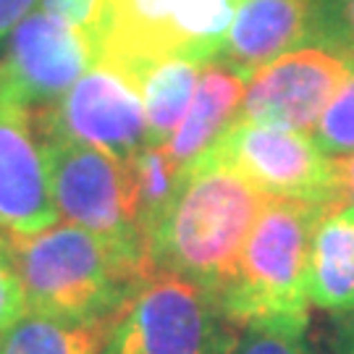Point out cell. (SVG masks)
I'll list each match as a JSON object with an SVG mask.
<instances>
[{"instance_id":"obj_2","label":"cell","mask_w":354,"mask_h":354,"mask_svg":"<svg viewBox=\"0 0 354 354\" xmlns=\"http://www.w3.org/2000/svg\"><path fill=\"white\" fill-rule=\"evenodd\" d=\"M11 244L29 313L66 323H111L129 294L150 276L68 221L11 236Z\"/></svg>"},{"instance_id":"obj_23","label":"cell","mask_w":354,"mask_h":354,"mask_svg":"<svg viewBox=\"0 0 354 354\" xmlns=\"http://www.w3.org/2000/svg\"><path fill=\"white\" fill-rule=\"evenodd\" d=\"M339 174H342V203L354 205V158L339 160Z\"/></svg>"},{"instance_id":"obj_17","label":"cell","mask_w":354,"mask_h":354,"mask_svg":"<svg viewBox=\"0 0 354 354\" xmlns=\"http://www.w3.org/2000/svg\"><path fill=\"white\" fill-rule=\"evenodd\" d=\"M310 137L333 160L354 158V61L346 82L323 111Z\"/></svg>"},{"instance_id":"obj_3","label":"cell","mask_w":354,"mask_h":354,"mask_svg":"<svg viewBox=\"0 0 354 354\" xmlns=\"http://www.w3.org/2000/svg\"><path fill=\"white\" fill-rule=\"evenodd\" d=\"M323 210L268 197L241 250L236 273L218 297L234 323H310L307 266Z\"/></svg>"},{"instance_id":"obj_21","label":"cell","mask_w":354,"mask_h":354,"mask_svg":"<svg viewBox=\"0 0 354 354\" xmlns=\"http://www.w3.org/2000/svg\"><path fill=\"white\" fill-rule=\"evenodd\" d=\"M326 354H354V310L333 315L326 339Z\"/></svg>"},{"instance_id":"obj_14","label":"cell","mask_w":354,"mask_h":354,"mask_svg":"<svg viewBox=\"0 0 354 354\" xmlns=\"http://www.w3.org/2000/svg\"><path fill=\"white\" fill-rule=\"evenodd\" d=\"M203 66L187 58H165L137 68L129 79L137 84L147 115V134L152 145H165L187 115L197 92Z\"/></svg>"},{"instance_id":"obj_19","label":"cell","mask_w":354,"mask_h":354,"mask_svg":"<svg viewBox=\"0 0 354 354\" xmlns=\"http://www.w3.org/2000/svg\"><path fill=\"white\" fill-rule=\"evenodd\" d=\"M313 45L354 61V0H313Z\"/></svg>"},{"instance_id":"obj_13","label":"cell","mask_w":354,"mask_h":354,"mask_svg":"<svg viewBox=\"0 0 354 354\" xmlns=\"http://www.w3.org/2000/svg\"><path fill=\"white\" fill-rule=\"evenodd\" d=\"M247 89V76L231 71L221 64H205L197 92L192 97L187 115L181 118L178 129L171 134L168 152L184 168H192L215 142L223 137L236 115Z\"/></svg>"},{"instance_id":"obj_15","label":"cell","mask_w":354,"mask_h":354,"mask_svg":"<svg viewBox=\"0 0 354 354\" xmlns=\"http://www.w3.org/2000/svg\"><path fill=\"white\" fill-rule=\"evenodd\" d=\"M187 171L189 168H184L168 152V145H152V142L145 145L127 163L131 215L145 244H150L155 228L160 226L163 215L168 213Z\"/></svg>"},{"instance_id":"obj_1","label":"cell","mask_w":354,"mask_h":354,"mask_svg":"<svg viewBox=\"0 0 354 354\" xmlns=\"http://www.w3.org/2000/svg\"><path fill=\"white\" fill-rule=\"evenodd\" d=\"M266 200L234 168L203 155L187 171L147 244L152 270L178 273L218 299L236 273Z\"/></svg>"},{"instance_id":"obj_8","label":"cell","mask_w":354,"mask_h":354,"mask_svg":"<svg viewBox=\"0 0 354 354\" xmlns=\"http://www.w3.org/2000/svg\"><path fill=\"white\" fill-rule=\"evenodd\" d=\"M32 115L42 127L92 145L121 163H129L150 145L140 89L124 71L105 61L89 66L50 111Z\"/></svg>"},{"instance_id":"obj_18","label":"cell","mask_w":354,"mask_h":354,"mask_svg":"<svg viewBox=\"0 0 354 354\" xmlns=\"http://www.w3.org/2000/svg\"><path fill=\"white\" fill-rule=\"evenodd\" d=\"M231 354H310L307 323H247Z\"/></svg>"},{"instance_id":"obj_7","label":"cell","mask_w":354,"mask_h":354,"mask_svg":"<svg viewBox=\"0 0 354 354\" xmlns=\"http://www.w3.org/2000/svg\"><path fill=\"white\" fill-rule=\"evenodd\" d=\"M92 64L87 32L39 6L13 26L0 50L6 92L32 113L50 111Z\"/></svg>"},{"instance_id":"obj_24","label":"cell","mask_w":354,"mask_h":354,"mask_svg":"<svg viewBox=\"0 0 354 354\" xmlns=\"http://www.w3.org/2000/svg\"><path fill=\"white\" fill-rule=\"evenodd\" d=\"M6 92V82H3V66H0V95Z\"/></svg>"},{"instance_id":"obj_5","label":"cell","mask_w":354,"mask_h":354,"mask_svg":"<svg viewBox=\"0 0 354 354\" xmlns=\"http://www.w3.org/2000/svg\"><path fill=\"white\" fill-rule=\"evenodd\" d=\"M37 131L58 215L92 231L124 260L152 273L147 244L131 215L127 163L50 127L37 124Z\"/></svg>"},{"instance_id":"obj_16","label":"cell","mask_w":354,"mask_h":354,"mask_svg":"<svg viewBox=\"0 0 354 354\" xmlns=\"http://www.w3.org/2000/svg\"><path fill=\"white\" fill-rule=\"evenodd\" d=\"M108 323H66L26 313L0 336V354H100Z\"/></svg>"},{"instance_id":"obj_11","label":"cell","mask_w":354,"mask_h":354,"mask_svg":"<svg viewBox=\"0 0 354 354\" xmlns=\"http://www.w3.org/2000/svg\"><path fill=\"white\" fill-rule=\"evenodd\" d=\"M304 45H313V0H241L210 64L250 79Z\"/></svg>"},{"instance_id":"obj_12","label":"cell","mask_w":354,"mask_h":354,"mask_svg":"<svg viewBox=\"0 0 354 354\" xmlns=\"http://www.w3.org/2000/svg\"><path fill=\"white\" fill-rule=\"evenodd\" d=\"M310 307L330 315L354 310V205H328L313 234L307 266Z\"/></svg>"},{"instance_id":"obj_4","label":"cell","mask_w":354,"mask_h":354,"mask_svg":"<svg viewBox=\"0 0 354 354\" xmlns=\"http://www.w3.org/2000/svg\"><path fill=\"white\" fill-rule=\"evenodd\" d=\"M239 330L200 283L152 270L111 317L100 354H231Z\"/></svg>"},{"instance_id":"obj_20","label":"cell","mask_w":354,"mask_h":354,"mask_svg":"<svg viewBox=\"0 0 354 354\" xmlns=\"http://www.w3.org/2000/svg\"><path fill=\"white\" fill-rule=\"evenodd\" d=\"M29 313L24 283L13 257L11 236L0 231V336Z\"/></svg>"},{"instance_id":"obj_6","label":"cell","mask_w":354,"mask_h":354,"mask_svg":"<svg viewBox=\"0 0 354 354\" xmlns=\"http://www.w3.org/2000/svg\"><path fill=\"white\" fill-rule=\"evenodd\" d=\"M205 155L234 168L273 200L317 207L342 203L339 160L328 158L302 131L236 121Z\"/></svg>"},{"instance_id":"obj_10","label":"cell","mask_w":354,"mask_h":354,"mask_svg":"<svg viewBox=\"0 0 354 354\" xmlns=\"http://www.w3.org/2000/svg\"><path fill=\"white\" fill-rule=\"evenodd\" d=\"M48 160L32 111L0 95V231L37 234L58 223Z\"/></svg>"},{"instance_id":"obj_9","label":"cell","mask_w":354,"mask_h":354,"mask_svg":"<svg viewBox=\"0 0 354 354\" xmlns=\"http://www.w3.org/2000/svg\"><path fill=\"white\" fill-rule=\"evenodd\" d=\"M349 71V58L320 45L286 53L247 79L236 121L313 134Z\"/></svg>"},{"instance_id":"obj_22","label":"cell","mask_w":354,"mask_h":354,"mask_svg":"<svg viewBox=\"0 0 354 354\" xmlns=\"http://www.w3.org/2000/svg\"><path fill=\"white\" fill-rule=\"evenodd\" d=\"M39 0H0V39H6L24 16L37 8Z\"/></svg>"}]
</instances>
